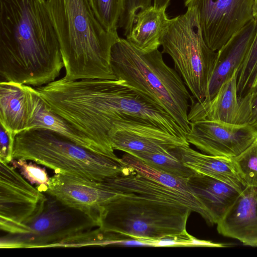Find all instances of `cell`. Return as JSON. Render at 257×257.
I'll return each instance as SVG.
<instances>
[{
  "mask_svg": "<svg viewBox=\"0 0 257 257\" xmlns=\"http://www.w3.org/2000/svg\"><path fill=\"white\" fill-rule=\"evenodd\" d=\"M237 70L222 84L212 99L191 102L188 114L190 122L209 120L238 124L240 105L237 92Z\"/></svg>",
  "mask_w": 257,
  "mask_h": 257,
  "instance_id": "e0dca14e",
  "label": "cell"
},
{
  "mask_svg": "<svg viewBox=\"0 0 257 257\" xmlns=\"http://www.w3.org/2000/svg\"><path fill=\"white\" fill-rule=\"evenodd\" d=\"M13 158L32 161L55 174L98 182L120 175L127 167L120 158L95 153L45 128H31L18 134Z\"/></svg>",
  "mask_w": 257,
  "mask_h": 257,
  "instance_id": "5b68a950",
  "label": "cell"
},
{
  "mask_svg": "<svg viewBox=\"0 0 257 257\" xmlns=\"http://www.w3.org/2000/svg\"><path fill=\"white\" fill-rule=\"evenodd\" d=\"M127 153L137 157L153 168L186 181L196 173L183 164L176 155L174 149L168 154L135 151Z\"/></svg>",
  "mask_w": 257,
  "mask_h": 257,
  "instance_id": "7402d4cb",
  "label": "cell"
},
{
  "mask_svg": "<svg viewBox=\"0 0 257 257\" xmlns=\"http://www.w3.org/2000/svg\"><path fill=\"white\" fill-rule=\"evenodd\" d=\"M183 164L196 173L220 180L241 192L246 186L238 175L232 158L199 153L189 145L174 149Z\"/></svg>",
  "mask_w": 257,
  "mask_h": 257,
  "instance_id": "d6986e66",
  "label": "cell"
},
{
  "mask_svg": "<svg viewBox=\"0 0 257 257\" xmlns=\"http://www.w3.org/2000/svg\"><path fill=\"white\" fill-rule=\"evenodd\" d=\"M32 87L1 81L0 122L14 136L30 129L33 116Z\"/></svg>",
  "mask_w": 257,
  "mask_h": 257,
  "instance_id": "2e32d148",
  "label": "cell"
},
{
  "mask_svg": "<svg viewBox=\"0 0 257 257\" xmlns=\"http://www.w3.org/2000/svg\"><path fill=\"white\" fill-rule=\"evenodd\" d=\"M154 247L160 246H203L222 247V243L198 239L189 234L187 230L153 240Z\"/></svg>",
  "mask_w": 257,
  "mask_h": 257,
  "instance_id": "83f0119b",
  "label": "cell"
},
{
  "mask_svg": "<svg viewBox=\"0 0 257 257\" xmlns=\"http://www.w3.org/2000/svg\"><path fill=\"white\" fill-rule=\"evenodd\" d=\"M257 92V66L255 68L252 76L250 82L249 88L247 95L245 98L240 103L241 105L245 104L249 99Z\"/></svg>",
  "mask_w": 257,
  "mask_h": 257,
  "instance_id": "4dcf8cb0",
  "label": "cell"
},
{
  "mask_svg": "<svg viewBox=\"0 0 257 257\" xmlns=\"http://www.w3.org/2000/svg\"><path fill=\"white\" fill-rule=\"evenodd\" d=\"M257 32V20L253 19L235 33L217 52L204 101L215 96L222 84L242 63Z\"/></svg>",
  "mask_w": 257,
  "mask_h": 257,
  "instance_id": "9a60e30c",
  "label": "cell"
},
{
  "mask_svg": "<svg viewBox=\"0 0 257 257\" xmlns=\"http://www.w3.org/2000/svg\"><path fill=\"white\" fill-rule=\"evenodd\" d=\"M153 6L158 9L166 10L169 5L171 0H152Z\"/></svg>",
  "mask_w": 257,
  "mask_h": 257,
  "instance_id": "1f68e13d",
  "label": "cell"
},
{
  "mask_svg": "<svg viewBox=\"0 0 257 257\" xmlns=\"http://www.w3.org/2000/svg\"><path fill=\"white\" fill-rule=\"evenodd\" d=\"M254 1L184 0V6L196 8L204 41L216 51L254 19Z\"/></svg>",
  "mask_w": 257,
  "mask_h": 257,
  "instance_id": "30bf717a",
  "label": "cell"
},
{
  "mask_svg": "<svg viewBox=\"0 0 257 257\" xmlns=\"http://www.w3.org/2000/svg\"><path fill=\"white\" fill-rule=\"evenodd\" d=\"M162 53L172 59L176 70L198 102L205 98L217 52L205 43L197 10L186 12L171 19L161 40Z\"/></svg>",
  "mask_w": 257,
  "mask_h": 257,
  "instance_id": "52a82bcc",
  "label": "cell"
},
{
  "mask_svg": "<svg viewBox=\"0 0 257 257\" xmlns=\"http://www.w3.org/2000/svg\"><path fill=\"white\" fill-rule=\"evenodd\" d=\"M117 193L103 207L98 228L141 240H156L186 230L192 210L165 198Z\"/></svg>",
  "mask_w": 257,
  "mask_h": 257,
  "instance_id": "8992f818",
  "label": "cell"
},
{
  "mask_svg": "<svg viewBox=\"0 0 257 257\" xmlns=\"http://www.w3.org/2000/svg\"><path fill=\"white\" fill-rule=\"evenodd\" d=\"M98 21L109 33L117 34V30L123 13L125 0H88Z\"/></svg>",
  "mask_w": 257,
  "mask_h": 257,
  "instance_id": "cb8c5ba5",
  "label": "cell"
},
{
  "mask_svg": "<svg viewBox=\"0 0 257 257\" xmlns=\"http://www.w3.org/2000/svg\"><path fill=\"white\" fill-rule=\"evenodd\" d=\"M121 159L136 171L189 196L196 198L189 189L186 180L153 168L137 157L126 153Z\"/></svg>",
  "mask_w": 257,
  "mask_h": 257,
  "instance_id": "603a6c76",
  "label": "cell"
},
{
  "mask_svg": "<svg viewBox=\"0 0 257 257\" xmlns=\"http://www.w3.org/2000/svg\"><path fill=\"white\" fill-rule=\"evenodd\" d=\"M257 66V32L249 50L237 70V92L239 103L247 95L250 82Z\"/></svg>",
  "mask_w": 257,
  "mask_h": 257,
  "instance_id": "484cf974",
  "label": "cell"
},
{
  "mask_svg": "<svg viewBox=\"0 0 257 257\" xmlns=\"http://www.w3.org/2000/svg\"><path fill=\"white\" fill-rule=\"evenodd\" d=\"M44 193L85 213L98 227L103 207L117 193L104 181L55 174Z\"/></svg>",
  "mask_w": 257,
  "mask_h": 257,
  "instance_id": "7c38bea8",
  "label": "cell"
},
{
  "mask_svg": "<svg viewBox=\"0 0 257 257\" xmlns=\"http://www.w3.org/2000/svg\"><path fill=\"white\" fill-rule=\"evenodd\" d=\"M241 122L257 130V92L241 107Z\"/></svg>",
  "mask_w": 257,
  "mask_h": 257,
  "instance_id": "f546056e",
  "label": "cell"
},
{
  "mask_svg": "<svg viewBox=\"0 0 257 257\" xmlns=\"http://www.w3.org/2000/svg\"><path fill=\"white\" fill-rule=\"evenodd\" d=\"M51 110L96 144L109 157L118 159L108 134L113 124L134 115L135 102L119 79L64 77L35 88Z\"/></svg>",
  "mask_w": 257,
  "mask_h": 257,
  "instance_id": "7a4b0ae2",
  "label": "cell"
},
{
  "mask_svg": "<svg viewBox=\"0 0 257 257\" xmlns=\"http://www.w3.org/2000/svg\"><path fill=\"white\" fill-rule=\"evenodd\" d=\"M10 164L31 184L38 185L36 188L44 193L50 178L44 168L22 159H13Z\"/></svg>",
  "mask_w": 257,
  "mask_h": 257,
  "instance_id": "4316f807",
  "label": "cell"
},
{
  "mask_svg": "<svg viewBox=\"0 0 257 257\" xmlns=\"http://www.w3.org/2000/svg\"><path fill=\"white\" fill-rule=\"evenodd\" d=\"M15 137L0 126V162L10 164L13 159V151Z\"/></svg>",
  "mask_w": 257,
  "mask_h": 257,
  "instance_id": "f1b7e54d",
  "label": "cell"
},
{
  "mask_svg": "<svg viewBox=\"0 0 257 257\" xmlns=\"http://www.w3.org/2000/svg\"><path fill=\"white\" fill-rule=\"evenodd\" d=\"M253 17L257 20V0L254 1V5L253 8Z\"/></svg>",
  "mask_w": 257,
  "mask_h": 257,
  "instance_id": "836d02e7",
  "label": "cell"
},
{
  "mask_svg": "<svg viewBox=\"0 0 257 257\" xmlns=\"http://www.w3.org/2000/svg\"><path fill=\"white\" fill-rule=\"evenodd\" d=\"M187 184L214 224L223 217L241 192L220 180L197 173L187 180Z\"/></svg>",
  "mask_w": 257,
  "mask_h": 257,
  "instance_id": "ac0fdd59",
  "label": "cell"
},
{
  "mask_svg": "<svg viewBox=\"0 0 257 257\" xmlns=\"http://www.w3.org/2000/svg\"><path fill=\"white\" fill-rule=\"evenodd\" d=\"M232 160L238 175L246 186L257 187V139Z\"/></svg>",
  "mask_w": 257,
  "mask_h": 257,
  "instance_id": "d4e9b609",
  "label": "cell"
},
{
  "mask_svg": "<svg viewBox=\"0 0 257 257\" xmlns=\"http://www.w3.org/2000/svg\"><path fill=\"white\" fill-rule=\"evenodd\" d=\"M114 150L168 154L179 146L189 145L181 138L153 124L132 120L115 122L108 134Z\"/></svg>",
  "mask_w": 257,
  "mask_h": 257,
  "instance_id": "4fadbf2b",
  "label": "cell"
},
{
  "mask_svg": "<svg viewBox=\"0 0 257 257\" xmlns=\"http://www.w3.org/2000/svg\"><path fill=\"white\" fill-rule=\"evenodd\" d=\"M95 227L97 225L88 215L47 195L43 210L25 225L24 233H8L1 237L0 247H61Z\"/></svg>",
  "mask_w": 257,
  "mask_h": 257,
  "instance_id": "ba28073f",
  "label": "cell"
},
{
  "mask_svg": "<svg viewBox=\"0 0 257 257\" xmlns=\"http://www.w3.org/2000/svg\"><path fill=\"white\" fill-rule=\"evenodd\" d=\"M46 194L25 179L9 164L0 162V228L22 234L25 225L43 210Z\"/></svg>",
  "mask_w": 257,
  "mask_h": 257,
  "instance_id": "9c48e42d",
  "label": "cell"
},
{
  "mask_svg": "<svg viewBox=\"0 0 257 257\" xmlns=\"http://www.w3.org/2000/svg\"><path fill=\"white\" fill-rule=\"evenodd\" d=\"M187 142L207 154L234 158L257 139V130L247 124L202 120L190 122Z\"/></svg>",
  "mask_w": 257,
  "mask_h": 257,
  "instance_id": "8fae6325",
  "label": "cell"
},
{
  "mask_svg": "<svg viewBox=\"0 0 257 257\" xmlns=\"http://www.w3.org/2000/svg\"><path fill=\"white\" fill-rule=\"evenodd\" d=\"M166 10L151 6L140 10L136 15L134 23L126 39L144 52L158 49L161 40L170 24Z\"/></svg>",
  "mask_w": 257,
  "mask_h": 257,
  "instance_id": "ffe728a7",
  "label": "cell"
},
{
  "mask_svg": "<svg viewBox=\"0 0 257 257\" xmlns=\"http://www.w3.org/2000/svg\"><path fill=\"white\" fill-rule=\"evenodd\" d=\"M33 111L31 128H45L54 131L95 153L106 156L94 142L76 129L67 121L53 112L40 97L35 88L32 89Z\"/></svg>",
  "mask_w": 257,
  "mask_h": 257,
  "instance_id": "44dd1931",
  "label": "cell"
},
{
  "mask_svg": "<svg viewBox=\"0 0 257 257\" xmlns=\"http://www.w3.org/2000/svg\"><path fill=\"white\" fill-rule=\"evenodd\" d=\"M64 67L47 1L0 0L2 80L42 86Z\"/></svg>",
  "mask_w": 257,
  "mask_h": 257,
  "instance_id": "6da1fadb",
  "label": "cell"
},
{
  "mask_svg": "<svg viewBox=\"0 0 257 257\" xmlns=\"http://www.w3.org/2000/svg\"><path fill=\"white\" fill-rule=\"evenodd\" d=\"M158 49L144 52L119 37L111 50L110 63L115 79L123 80L147 100L167 113L186 134L190 95L181 76L164 62Z\"/></svg>",
  "mask_w": 257,
  "mask_h": 257,
  "instance_id": "277c9868",
  "label": "cell"
},
{
  "mask_svg": "<svg viewBox=\"0 0 257 257\" xmlns=\"http://www.w3.org/2000/svg\"><path fill=\"white\" fill-rule=\"evenodd\" d=\"M216 224L223 236L257 246V187L246 186Z\"/></svg>",
  "mask_w": 257,
  "mask_h": 257,
  "instance_id": "5bb4252c",
  "label": "cell"
},
{
  "mask_svg": "<svg viewBox=\"0 0 257 257\" xmlns=\"http://www.w3.org/2000/svg\"><path fill=\"white\" fill-rule=\"evenodd\" d=\"M60 45L64 78L115 79L111 63L118 34L106 31L88 0H46Z\"/></svg>",
  "mask_w": 257,
  "mask_h": 257,
  "instance_id": "3957f363",
  "label": "cell"
},
{
  "mask_svg": "<svg viewBox=\"0 0 257 257\" xmlns=\"http://www.w3.org/2000/svg\"><path fill=\"white\" fill-rule=\"evenodd\" d=\"M126 3L130 4H141L147 3L150 0H125Z\"/></svg>",
  "mask_w": 257,
  "mask_h": 257,
  "instance_id": "d6a6232c",
  "label": "cell"
}]
</instances>
